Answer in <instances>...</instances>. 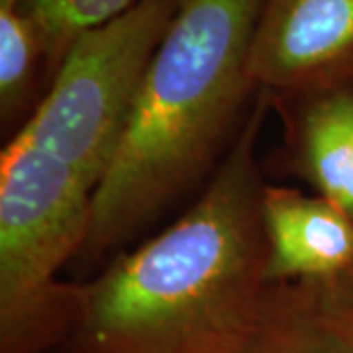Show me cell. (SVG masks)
I'll use <instances>...</instances> for the list:
<instances>
[{
  "label": "cell",
  "mask_w": 353,
  "mask_h": 353,
  "mask_svg": "<svg viewBox=\"0 0 353 353\" xmlns=\"http://www.w3.org/2000/svg\"><path fill=\"white\" fill-rule=\"evenodd\" d=\"M283 101L292 171L353 220V83Z\"/></svg>",
  "instance_id": "obj_8"
},
{
  "label": "cell",
  "mask_w": 353,
  "mask_h": 353,
  "mask_svg": "<svg viewBox=\"0 0 353 353\" xmlns=\"http://www.w3.org/2000/svg\"><path fill=\"white\" fill-rule=\"evenodd\" d=\"M269 97L243 120L185 214L79 285L85 353H232L269 289L257 159Z\"/></svg>",
  "instance_id": "obj_1"
},
{
  "label": "cell",
  "mask_w": 353,
  "mask_h": 353,
  "mask_svg": "<svg viewBox=\"0 0 353 353\" xmlns=\"http://www.w3.org/2000/svg\"><path fill=\"white\" fill-rule=\"evenodd\" d=\"M41 67L48 75V50L36 20L18 0H0V118L4 128L34 101Z\"/></svg>",
  "instance_id": "obj_9"
},
{
  "label": "cell",
  "mask_w": 353,
  "mask_h": 353,
  "mask_svg": "<svg viewBox=\"0 0 353 353\" xmlns=\"http://www.w3.org/2000/svg\"><path fill=\"white\" fill-rule=\"evenodd\" d=\"M250 77L269 101L353 83V0H261Z\"/></svg>",
  "instance_id": "obj_5"
},
{
  "label": "cell",
  "mask_w": 353,
  "mask_h": 353,
  "mask_svg": "<svg viewBox=\"0 0 353 353\" xmlns=\"http://www.w3.org/2000/svg\"><path fill=\"white\" fill-rule=\"evenodd\" d=\"M179 2L139 0L108 24L83 34L14 136L73 165L97 190Z\"/></svg>",
  "instance_id": "obj_4"
},
{
  "label": "cell",
  "mask_w": 353,
  "mask_h": 353,
  "mask_svg": "<svg viewBox=\"0 0 353 353\" xmlns=\"http://www.w3.org/2000/svg\"><path fill=\"white\" fill-rule=\"evenodd\" d=\"M232 353H353V310L336 285L271 283Z\"/></svg>",
  "instance_id": "obj_7"
},
{
  "label": "cell",
  "mask_w": 353,
  "mask_h": 353,
  "mask_svg": "<svg viewBox=\"0 0 353 353\" xmlns=\"http://www.w3.org/2000/svg\"><path fill=\"white\" fill-rule=\"evenodd\" d=\"M261 0H181L92 194L81 255L134 238L210 171L243 124Z\"/></svg>",
  "instance_id": "obj_2"
},
{
  "label": "cell",
  "mask_w": 353,
  "mask_h": 353,
  "mask_svg": "<svg viewBox=\"0 0 353 353\" xmlns=\"http://www.w3.org/2000/svg\"><path fill=\"white\" fill-rule=\"evenodd\" d=\"M261 216L269 283L338 285L353 275V220L332 202L265 185Z\"/></svg>",
  "instance_id": "obj_6"
},
{
  "label": "cell",
  "mask_w": 353,
  "mask_h": 353,
  "mask_svg": "<svg viewBox=\"0 0 353 353\" xmlns=\"http://www.w3.org/2000/svg\"><path fill=\"white\" fill-rule=\"evenodd\" d=\"M336 287L340 289L341 296L345 299V303L350 304V308L353 310V275L352 277L343 279V281H341V283H338Z\"/></svg>",
  "instance_id": "obj_11"
},
{
  "label": "cell",
  "mask_w": 353,
  "mask_h": 353,
  "mask_svg": "<svg viewBox=\"0 0 353 353\" xmlns=\"http://www.w3.org/2000/svg\"><path fill=\"white\" fill-rule=\"evenodd\" d=\"M94 187L14 136L0 155V353H46L73 332L79 285L57 273L81 253Z\"/></svg>",
  "instance_id": "obj_3"
},
{
  "label": "cell",
  "mask_w": 353,
  "mask_h": 353,
  "mask_svg": "<svg viewBox=\"0 0 353 353\" xmlns=\"http://www.w3.org/2000/svg\"><path fill=\"white\" fill-rule=\"evenodd\" d=\"M41 30L50 83L83 34L128 12L139 0H18Z\"/></svg>",
  "instance_id": "obj_10"
}]
</instances>
